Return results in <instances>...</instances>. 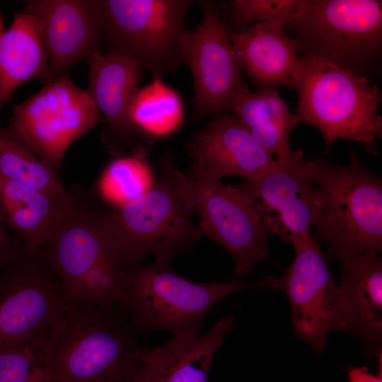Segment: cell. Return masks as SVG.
Listing matches in <instances>:
<instances>
[{"label":"cell","mask_w":382,"mask_h":382,"mask_svg":"<svg viewBox=\"0 0 382 382\" xmlns=\"http://www.w3.org/2000/svg\"><path fill=\"white\" fill-rule=\"evenodd\" d=\"M129 120L137 133L151 144L153 139L166 137L181 125V98L163 79L154 77L137 93L130 108Z\"/></svg>","instance_id":"d4e9b609"},{"label":"cell","mask_w":382,"mask_h":382,"mask_svg":"<svg viewBox=\"0 0 382 382\" xmlns=\"http://www.w3.org/2000/svg\"><path fill=\"white\" fill-rule=\"evenodd\" d=\"M154 171L144 156L115 158L101 173L97 184L100 198L110 208L138 199L154 186Z\"/></svg>","instance_id":"484cf974"},{"label":"cell","mask_w":382,"mask_h":382,"mask_svg":"<svg viewBox=\"0 0 382 382\" xmlns=\"http://www.w3.org/2000/svg\"><path fill=\"white\" fill-rule=\"evenodd\" d=\"M2 33H3V32H2V24H1V18H0V37H1Z\"/></svg>","instance_id":"1f68e13d"},{"label":"cell","mask_w":382,"mask_h":382,"mask_svg":"<svg viewBox=\"0 0 382 382\" xmlns=\"http://www.w3.org/2000/svg\"><path fill=\"white\" fill-rule=\"evenodd\" d=\"M69 301L44 247L23 244L0 272V349L47 333Z\"/></svg>","instance_id":"ba28073f"},{"label":"cell","mask_w":382,"mask_h":382,"mask_svg":"<svg viewBox=\"0 0 382 382\" xmlns=\"http://www.w3.org/2000/svg\"><path fill=\"white\" fill-rule=\"evenodd\" d=\"M235 316H224L203 335L173 337L144 349L137 382H207L214 355L233 327Z\"/></svg>","instance_id":"d6986e66"},{"label":"cell","mask_w":382,"mask_h":382,"mask_svg":"<svg viewBox=\"0 0 382 382\" xmlns=\"http://www.w3.org/2000/svg\"><path fill=\"white\" fill-rule=\"evenodd\" d=\"M299 0H233L228 8L238 29L253 23L280 21L286 23Z\"/></svg>","instance_id":"83f0119b"},{"label":"cell","mask_w":382,"mask_h":382,"mask_svg":"<svg viewBox=\"0 0 382 382\" xmlns=\"http://www.w3.org/2000/svg\"><path fill=\"white\" fill-rule=\"evenodd\" d=\"M1 175H0V185H1Z\"/></svg>","instance_id":"d6a6232c"},{"label":"cell","mask_w":382,"mask_h":382,"mask_svg":"<svg viewBox=\"0 0 382 382\" xmlns=\"http://www.w3.org/2000/svg\"><path fill=\"white\" fill-rule=\"evenodd\" d=\"M0 175L44 192L64 206L74 197L56 169L41 161L9 126L0 127Z\"/></svg>","instance_id":"cb8c5ba5"},{"label":"cell","mask_w":382,"mask_h":382,"mask_svg":"<svg viewBox=\"0 0 382 382\" xmlns=\"http://www.w3.org/2000/svg\"><path fill=\"white\" fill-rule=\"evenodd\" d=\"M296 90L298 123L316 127L327 149L338 139L358 142L374 155L382 137V100L376 84L311 53H303Z\"/></svg>","instance_id":"277c9868"},{"label":"cell","mask_w":382,"mask_h":382,"mask_svg":"<svg viewBox=\"0 0 382 382\" xmlns=\"http://www.w3.org/2000/svg\"><path fill=\"white\" fill-rule=\"evenodd\" d=\"M74 195L43 246L69 302L91 270L109 259L118 258L103 229L99 209Z\"/></svg>","instance_id":"2e32d148"},{"label":"cell","mask_w":382,"mask_h":382,"mask_svg":"<svg viewBox=\"0 0 382 382\" xmlns=\"http://www.w3.org/2000/svg\"><path fill=\"white\" fill-rule=\"evenodd\" d=\"M286 28L294 33L302 54L359 74L381 52V1L299 0Z\"/></svg>","instance_id":"8992f818"},{"label":"cell","mask_w":382,"mask_h":382,"mask_svg":"<svg viewBox=\"0 0 382 382\" xmlns=\"http://www.w3.org/2000/svg\"><path fill=\"white\" fill-rule=\"evenodd\" d=\"M231 113L277 161L289 158L292 151L290 134L298 121L277 88L244 90L236 98Z\"/></svg>","instance_id":"7402d4cb"},{"label":"cell","mask_w":382,"mask_h":382,"mask_svg":"<svg viewBox=\"0 0 382 382\" xmlns=\"http://www.w3.org/2000/svg\"><path fill=\"white\" fill-rule=\"evenodd\" d=\"M34 78L49 82L48 57L39 21L23 11L0 37V112L17 87Z\"/></svg>","instance_id":"44dd1931"},{"label":"cell","mask_w":382,"mask_h":382,"mask_svg":"<svg viewBox=\"0 0 382 382\" xmlns=\"http://www.w3.org/2000/svg\"><path fill=\"white\" fill-rule=\"evenodd\" d=\"M187 175L202 236H207L228 252L236 277L251 274L270 252L269 235L257 215L231 185L191 173Z\"/></svg>","instance_id":"4fadbf2b"},{"label":"cell","mask_w":382,"mask_h":382,"mask_svg":"<svg viewBox=\"0 0 382 382\" xmlns=\"http://www.w3.org/2000/svg\"><path fill=\"white\" fill-rule=\"evenodd\" d=\"M102 121L87 91L65 72L13 105L9 127L41 161L57 169L69 146Z\"/></svg>","instance_id":"9c48e42d"},{"label":"cell","mask_w":382,"mask_h":382,"mask_svg":"<svg viewBox=\"0 0 382 382\" xmlns=\"http://www.w3.org/2000/svg\"><path fill=\"white\" fill-rule=\"evenodd\" d=\"M47 333L23 345L0 349V382L41 381Z\"/></svg>","instance_id":"4316f807"},{"label":"cell","mask_w":382,"mask_h":382,"mask_svg":"<svg viewBox=\"0 0 382 382\" xmlns=\"http://www.w3.org/2000/svg\"><path fill=\"white\" fill-rule=\"evenodd\" d=\"M231 185L253 208L268 235L291 244L311 231L324 204L301 149L260 175Z\"/></svg>","instance_id":"30bf717a"},{"label":"cell","mask_w":382,"mask_h":382,"mask_svg":"<svg viewBox=\"0 0 382 382\" xmlns=\"http://www.w3.org/2000/svg\"><path fill=\"white\" fill-rule=\"evenodd\" d=\"M340 261L345 332L357 335L370 351L378 353L382 339V259L369 253Z\"/></svg>","instance_id":"ffe728a7"},{"label":"cell","mask_w":382,"mask_h":382,"mask_svg":"<svg viewBox=\"0 0 382 382\" xmlns=\"http://www.w3.org/2000/svg\"><path fill=\"white\" fill-rule=\"evenodd\" d=\"M170 263L154 260L128 267L117 308L139 336L157 330L173 337L199 335L204 318L221 299L245 289L275 287L271 276L251 283L195 282L175 272Z\"/></svg>","instance_id":"3957f363"},{"label":"cell","mask_w":382,"mask_h":382,"mask_svg":"<svg viewBox=\"0 0 382 382\" xmlns=\"http://www.w3.org/2000/svg\"><path fill=\"white\" fill-rule=\"evenodd\" d=\"M347 374L349 382H382L381 371L375 375L365 366L351 367Z\"/></svg>","instance_id":"f546056e"},{"label":"cell","mask_w":382,"mask_h":382,"mask_svg":"<svg viewBox=\"0 0 382 382\" xmlns=\"http://www.w3.org/2000/svg\"><path fill=\"white\" fill-rule=\"evenodd\" d=\"M117 307L69 302L49 329L40 382H120L145 348Z\"/></svg>","instance_id":"6da1fadb"},{"label":"cell","mask_w":382,"mask_h":382,"mask_svg":"<svg viewBox=\"0 0 382 382\" xmlns=\"http://www.w3.org/2000/svg\"><path fill=\"white\" fill-rule=\"evenodd\" d=\"M195 4L202 11V19L195 29H185L180 57L192 74L193 117L199 119L231 113L236 98L248 88L217 4L211 1H197Z\"/></svg>","instance_id":"7c38bea8"},{"label":"cell","mask_w":382,"mask_h":382,"mask_svg":"<svg viewBox=\"0 0 382 382\" xmlns=\"http://www.w3.org/2000/svg\"><path fill=\"white\" fill-rule=\"evenodd\" d=\"M313 181L324 204L313 226L315 241L339 260L382 251V180L352 154L346 165L309 158Z\"/></svg>","instance_id":"5b68a950"},{"label":"cell","mask_w":382,"mask_h":382,"mask_svg":"<svg viewBox=\"0 0 382 382\" xmlns=\"http://www.w3.org/2000/svg\"><path fill=\"white\" fill-rule=\"evenodd\" d=\"M138 371V370H137ZM137 371L133 374L132 376L128 377L127 378L120 381V382H137Z\"/></svg>","instance_id":"4dcf8cb0"},{"label":"cell","mask_w":382,"mask_h":382,"mask_svg":"<svg viewBox=\"0 0 382 382\" xmlns=\"http://www.w3.org/2000/svg\"><path fill=\"white\" fill-rule=\"evenodd\" d=\"M23 11L40 22L48 57L49 82L101 52L105 25L100 0H30Z\"/></svg>","instance_id":"9a60e30c"},{"label":"cell","mask_w":382,"mask_h":382,"mask_svg":"<svg viewBox=\"0 0 382 382\" xmlns=\"http://www.w3.org/2000/svg\"><path fill=\"white\" fill-rule=\"evenodd\" d=\"M154 186L124 207L100 210L103 229L122 263L132 266L149 255L170 262L189 253L202 235L192 220L190 183L187 175L166 152L159 161Z\"/></svg>","instance_id":"7a4b0ae2"},{"label":"cell","mask_w":382,"mask_h":382,"mask_svg":"<svg viewBox=\"0 0 382 382\" xmlns=\"http://www.w3.org/2000/svg\"><path fill=\"white\" fill-rule=\"evenodd\" d=\"M23 243L18 236L10 235L0 219V270L10 265L18 255Z\"/></svg>","instance_id":"f1b7e54d"},{"label":"cell","mask_w":382,"mask_h":382,"mask_svg":"<svg viewBox=\"0 0 382 382\" xmlns=\"http://www.w3.org/2000/svg\"><path fill=\"white\" fill-rule=\"evenodd\" d=\"M229 30L233 51L241 71L259 88H296L303 62L299 42L289 37L280 21L258 22Z\"/></svg>","instance_id":"ac0fdd59"},{"label":"cell","mask_w":382,"mask_h":382,"mask_svg":"<svg viewBox=\"0 0 382 382\" xmlns=\"http://www.w3.org/2000/svg\"><path fill=\"white\" fill-rule=\"evenodd\" d=\"M186 148L192 159L191 173L219 180L232 175L248 180L277 162L229 113L214 116L192 135Z\"/></svg>","instance_id":"e0dca14e"},{"label":"cell","mask_w":382,"mask_h":382,"mask_svg":"<svg viewBox=\"0 0 382 382\" xmlns=\"http://www.w3.org/2000/svg\"><path fill=\"white\" fill-rule=\"evenodd\" d=\"M86 62V91L105 117L101 139L107 151L116 158L145 157L151 144L137 133L129 120L130 108L143 76L141 67L129 57L110 50L96 53Z\"/></svg>","instance_id":"5bb4252c"},{"label":"cell","mask_w":382,"mask_h":382,"mask_svg":"<svg viewBox=\"0 0 382 382\" xmlns=\"http://www.w3.org/2000/svg\"><path fill=\"white\" fill-rule=\"evenodd\" d=\"M67 206L44 192L1 176L0 219L26 245L43 247Z\"/></svg>","instance_id":"603a6c76"},{"label":"cell","mask_w":382,"mask_h":382,"mask_svg":"<svg viewBox=\"0 0 382 382\" xmlns=\"http://www.w3.org/2000/svg\"><path fill=\"white\" fill-rule=\"evenodd\" d=\"M192 0H100L104 37L110 51L124 54L163 79L183 64L180 43Z\"/></svg>","instance_id":"52a82bcc"},{"label":"cell","mask_w":382,"mask_h":382,"mask_svg":"<svg viewBox=\"0 0 382 382\" xmlns=\"http://www.w3.org/2000/svg\"><path fill=\"white\" fill-rule=\"evenodd\" d=\"M294 259L275 289L286 296L296 337L320 355L328 334L345 330V308L339 286L329 267L330 257L308 232L293 243Z\"/></svg>","instance_id":"8fae6325"}]
</instances>
